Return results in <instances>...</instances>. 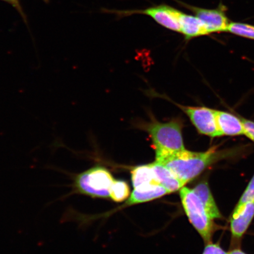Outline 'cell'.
Instances as JSON below:
<instances>
[{"instance_id":"2","label":"cell","mask_w":254,"mask_h":254,"mask_svg":"<svg viewBox=\"0 0 254 254\" xmlns=\"http://www.w3.org/2000/svg\"><path fill=\"white\" fill-rule=\"evenodd\" d=\"M138 127L150 135L156 160L186 149L183 136L184 123L181 118L162 123L151 115L149 122L141 123Z\"/></svg>"},{"instance_id":"5","label":"cell","mask_w":254,"mask_h":254,"mask_svg":"<svg viewBox=\"0 0 254 254\" xmlns=\"http://www.w3.org/2000/svg\"><path fill=\"white\" fill-rule=\"evenodd\" d=\"M183 7L189 9L204 24L208 34L228 32L230 22L226 14L227 8L220 4L215 9L195 7L180 1H177Z\"/></svg>"},{"instance_id":"15","label":"cell","mask_w":254,"mask_h":254,"mask_svg":"<svg viewBox=\"0 0 254 254\" xmlns=\"http://www.w3.org/2000/svg\"><path fill=\"white\" fill-rule=\"evenodd\" d=\"M130 189L125 181L114 180L110 189V198L116 202L125 201L129 197Z\"/></svg>"},{"instance_id":"3","label":"cell","mask_w":254,"mask_h":254,"mask_svg":"<svg viewBox=\"0 0 254 254\" xmlns=\"http://www.w3.org/2000/svg\"><path fill=\"white\" fill-rule=\"evenodd\" d=\"M180 195L184 211L190 223L206 244L211 240L217 226L206 212L201 200L192 189L184 187Z\"/></svg>"},{"instance_id":"4","label":"cell","mask_w":254,"mask_h":254,"mask_svg":"<svg viewBox=\"0 0 254 254\" xmlns=\"http://www.w3.org/2000/svg\"><path fill=\"white\" fill-rule=\"evenodd\" d=\"M74 192L95 198H110V189L114 178L104 167H95L74 177Z\"/></svg>"},{"instance_id":"21","label":"cell","mask_w":254,"mask_h":254,"mask_svg":"<svg viewBox=\"0 0 254 254\" xmlns=\"http://www.w3.org/2000/svg\"><path fill=\"white\" fill-rule=\"evenodd\" d=\"M227 254H247L246 253L243 252L241 249H234L230 251V252L227 253Z\"/></svg>"},{"instance_id":"1","label":"cell","mask_w":254,"mask_h":254,"mask_svg":"<svg viewBox=\"0 0 254 254\" xmlns=\"http://www.w3.org/2000/svg\"><path fill=\"white\" fill-rule=\"evenodd\" d=\"M240 151L236 149L219 150L214 146L204 152H194L186 149L156 160L186 184L201 174L211 165L225 158L234 156Z\"/></svg>"},{"instance_id":"10","label":"cell","mask_w":254,"mask_h":254,"mask_svg":"<svg viewBox=\"0 0 254 254\" xmlns=\"http://www.w3.org/2000/svg\"><path fill=\"white\" fill-rule=\"evenodd\" d=\"M167 190L160 184H151V185L138 187L134 189L130 195L127 205L140 204L157 199L168 194Z\"/></svg>"},{"instance_id":"14","label":"cell","mask_w":254,"mask_h":254,"mask_svg":"<svg viewBox=\"0 0 254 254\" xmlns=\"http://www.w3.org/2000/svg\"><path fill=\"white\" fill-rule=\"evenodd\" d=\"M131 180L134 189L151 184H160L155 177L152 164L135 167L131 171Z\"/></svg>"},{"instance_id":"17","label":"cell","mask_w":254,"mask_h":254,"mask_svg":"<svg viewBox=\"0 0 254 254\" xmlns=\"http://www.w3.org/2000/svg\"><path fill=\"white\" fill-rule=\"evenodd\" d=\"M247 202H254V175L236 206L243 205Z\"/></svg>"},{"instance_id":"16","label":"cell","mask_w":254,"mask_h":254,"mask_svg":"<svg viewBox=\"0 0 254 254\" xmlns=\"http://www.w3.org/2000/svg\"><path fill=\"white\" fill-rule=\"evenodd\" d=\"M228 33L254 40V25L239 22H230Z\"/></svg>"},{"instance_id":"9","label":"cell","mask_w":254,"mask_h":254,"mask_svg":"<svg viewBox=\"0 0 254 254\" xmlns=\"http://www.w3.org/2000/svg\"><path fill=\"white\" fill-rule=\"evenodd\" d=\"M215 116L220 136L244 135V127L241 117L226 111L216 110Z\"/></svg>"},{"instance_id":"11","label":"cell","mask_w":254,"mask_h":254,"mask_svg":"<svg viewBox=\"0 0 254 254\" xmlns=\"http://www.w3.org/2000/svg\"><path fill=\"white\" fill-rule=\"evenodd\" d=\"M155 177L159 184L167 190L168 193L178 191L186 185L179 178L163 166V164L155 161L152 163Z\"/></svg>"},{"instance_id":"8","label":"cell","mask_w":254,"mask_h":254,"mask_svg":"<svg viewBox=\"0 0 254 254\" xmlns=\"http://www.w3.org/2000/svg\"><path fill=\"white\" fill-rule=\"evenodd\" d=\"M254 217V202L236 206L230 221L232 237L239 240L249 228Z\"/></svg>"},{"instance_id":"19","label":"cell","mask_w":254,"mask_h":254,"mask_svg":"<svg viewBox=\"0 0 254 254\" xmlns=\"http://www.w3.org/2000/svg\"><path fill=\"white\" fill-rule=\"evenodd\" d=\"M202 254H227L217 244L208 243Z\"/></svg>"},{"instance_id":"12","label":"cell","mask_w":254,"mask_h":254,"mask_svg":"<svg viewBox=\"0 0 254 254\" xmlns=\"http://www.w3.org/2000/svg\"><path fill=\"white\" fill-rule=\"evenodd\" d=\"M181 33L186 40L208 35L202 22L195 15L182 12L180 15Z\"/></svg>"},{"instance_id":"20","label":"cell","mask_w":254,"mask_h":254,"mask_svg":"<svg viewBox=\"0 0 254 254\" xmlns=\"http://www.w3.org/2000/svg\"><path fill=\"white\" fill-rule=\"evenodd\" d=\"M1 1L7 2L8 4L12 5L18 12L21 17L23 18L25 23H27L26 15H25L23 9L22 8L20 0H1Z\"/></svg>"},{"instance_id":"22","label":"cell","mask_w":254,"mask_h":254,"mask_svg":"<svg viewBox=\"0 0 254 254\" xmlns=\"http://www.w3.org/2000/svg\"><path fill=\"white\" fill-rule=\"evenodd\" d=\"M43 1L44 2H45L46 3H49V0H43Z\"/></svg>"},{"instance_id":"18","label":"cell","mask_w":254,"mask_h":254,"mask_svg":"<svg viewBox=\"0 0 254 254\" xmlns=\"http://www.w3.org/2000/svg\"><path fill=\"white\" fill-rule=\"evenodd\" d=\"M244 127V135L254 142V122L241 117Z\"/></svg>"},{"instance_id":"6","label":"cell","mask_w":254,"mask_h":254,"mask_svg":"<svg viewBox=\"0 0 254 254\" xmlns=\"http://www.w3.org/2000/svg\"><path fill=\"white\" fill-rule=\"evenodd\" d=\"M189 117L199 134L211 138L219 137L215 110L205 107L185 106L176 104Z\"/></svg>"},{"instance_id":"7","label":"cell","mask_w":254,"mask_h":254,"mask_svg":"<svg viewBox=\"0 0 254 254\" xmlns=\"http://www.w3.org/2000/svg\"><path fill=\"white\" fill-rule=\"evenodd\" d=\"M117 12L119 15L126 16L135 14L147 15L167 29L181 33L180 18L182 12L166 4L158 5L138 10Z\"/></svg>"},{"instance_id":"13","label":"cell","mask_w":254,"mask_h":254,"mask_svg":"<svg viewBox=\"0 0 254 254\" xmlns=\"http://www.w3.org/2000/svg\"><path fill=\"white\" fill-rule=\"evenodd\" d=\"M192 190L201 200L206 212L212 220L222 218L207 183H200Z\"/></svg>"}]
</instances>
